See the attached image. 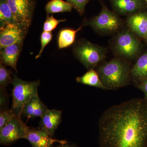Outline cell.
<instances>
[{"label":"cell","instance_id":"6da1fadb","mask_svg":"<svg viewBox=\"0 0 147 147\" xmlns=\"http://www.w3.org/2000/svg\"><path fill=\"white\" fill-rule=\"evenodd\" d=\"M98 129L99 147H147V99L111 106L100 116Z\"/></svg>","mask_w":147,"mask_h":147},{"label":"cell","instance_id":"7a4b0ae2","mask_svg":"<svg viewBox=\"0 0 147 147\" xmlns=\"http://www.w3.org/2000/svg\"><path fill=\"white\" fill-rule=\"evenodd\" d=\"M131 69L126 61L116 58L99 66L96 71L107 90H116L129 84Z\"/></svg>","mask_w":147,"mask_h":147},{"label":"cell","instance_id":"3957f363","mask_svg":"<svg viewBox=\"0 0 147 147\" xmlns=\"http://www.w3.org/2000/svg\"><path fill=\"white\" fill-rule=\"evenodd\" d=\"M40 82H27L13 76L12 83V105L11 110L19 117H21L22 110L25 104L33 97L38 95V88Z\"/></svg>","mask_w":147,"mask_h":147},{"label":"cell","instance_id":"277c9868","mask_svg":"<svg viewBox=\"0 0 147 147\" xmlns=\"http://www.w3.org/2000/svg\"><path fill=\"white\" fill-rule=\"evenodd\" d=\"M74 55L88 69H94L106 56V48L87 40L79 42L74 47Z\"/></svg>","mask_w":147,"mask_h":147},{"label":"cell","instance_id":"5b68a950","mask_svg":"<svg viewBox=\"0 0 147 147\" xmlns=\"http://www.w3.org/2000/svg\"><path fill=\"white\" fill-rule=\"evenodd\" d=\"M116 53L121 57L131 59L136 57L141 49V42L136 35L131 30H125L119 33L114 45Z\"/></svg>","mask_w":147,"mask_h":147},{"label":"cell","instance_id":"8992f818","mask_svg":"<svg viewBox=\"0 0 147 147\" xmlns=\"http://www.w3.org/2000/svg\"><path fill=\"white\" fill-rule=\"evenodd\" d=\"M86 25L90 26L99 32L111 34L118 30L121 22L115 13L103 6L99 14L87 22Z\"/></svg>","mask_w":147,"mask_h":147},{"label":"cell","instance_id":"52a82bcc","mask_svg":"<svg viewBox=\"0 0 147 147\" xmlns=\"http://www.w3.org/2000/svg\"><path fill=\"white\" fill-rule=\"evenodd\" d=\"M16 23L28 29L35 7V0H7Z\"/></svg>","mask_w":147,"mask_h":147},{"label":"cell","instance_id":"ba28073f","mask_svg":"<svg viewBox=\"0 0 147 147\" xmlns=\"http://www.w3.org/2000/svg\"><path fill=\"white\" fill-rule=\"evenodd\" d=\"M29 127L16 117L0 129V143L9 146L20 139H26Z\"/></svg>","mask_w":147,"mask_h":147},{"label":"cell","instance_id":"9c48e42d","mask_svg":"<svg viewBox=\"0 0 147 147\" xmlns=\"http://www.w3.org/2000/svg\"><path fill=\"white\" fill-rule=\"evenodd\" d=\"M28 30L17 23L1 24L0 48L23 42Z\"/></svg>","mask_w":147,"mask_h":147},{"label":"cell","instance_id":"30bf717a","mask_svg":"<svg viewBox=\"0 0 147 147\" xmlns=\"http://www.w3.org/2000/svg\"><path fill=\"white\" fill-rule=\"evenodd\" d=\"M25 139L29 141L32 147H50L55 143L63 144L67 142L66 140L53 139L48 131L40 127L39 129L29 127Z\"/></svg>","mask_w":147,"mask_h":147},{"label":"cell","instance_id":"8fae6325","mask_svg":"<svg viewBox=\"0 0 147 147\" xmlns=\"http://www.w3.org/2000/svg\"><path fill=\"white\" fill-rule=\"evenodd\" d=\"M127 24L131 32L147 42V12L140 11L129 15Z\"/></svg>","mask_w":147,"mask_h":147},{"label":"cell","instance_id":"7c38bea8","mask_svg":"<svg viewBox=\"0 0 147 147\" xmlns=\"http://www.w3.org/2000/svg\"><path fill=\"white\" fill-rule=\"evenodd\" d=\"M113 8L123 15H131L146 7L145 0H110Z\"/></svg>","mask_w":147,"mask_h":147},{"label":"cell","instance_id":"4fadbf2b","mask_svg":"<svg viewBox=\"0 0 147 147\" xmlns=\"http://www.w3.org/2000/svg\"><path fill=\"white\" fill-rule=\"evenodd\" d=\"M23 43H16L1 49V61L4 65L11 67L16 72V64L22 50Z\"/></svg>","mask_w":147,"mask_h":147},{"label":"cell","instance_id":"5bb4252c","mask_svg":"<svg viewBox=\"0 0 147 147\" xmlns=\"http://www.w3.org/2000/svg\"><path fill=\"white\" fill-rule=\"evenodd\" d=\"M61 111L53 109L48 110L41 117L40 128L45 129L53 137L55 131L61 122Z\"/></svg>","mask_w":147,"mask_h":147},{"label":"cell","instance_id":"9a60e30c","mask_svg":"<svg viewBox=\"0 0 147 147\" xmlns=\"http://www.w3.org/2000/svg\"><path fill=\"white\" fill-rule=\"evenodd\" d=\"M49 110L38 95L33 97L24 105L21 115L28 119L41 117Z\"/></svg>","mask_w":147,"mask_h":147},{"label":"cell","instance_id":"2e32d148","mask_svg":"<svg viewBox=\"0 0 147 147\" xmlns=\"http://www.w3.org/2000/svg\"><path fill=\"white\" fill-rule=\"evenodd\" d=\"M130 76L135 86L147 80V51L139 57L131 68Z\"/></svg>","mask_w":147,"mask_h":147},{"label":"cell","instance_id":"e0dca14e","mask_svg":"<svg viewBox=\"0 0 147 147\" xmlns=\"http://www.w3.org/2000/svg\"><path fill=\"white\" fill-rule=\"evenodd\" d=\"M76 82L84 85L96 87L104 90H107L100 81L97 71L94 69H90L83 76L78 77Z\"/></svg>","mask_w":147,"mask_h":147},{"label":"cell","instance_id":"ac0fdd59","mask_svg":"<svg viewBox=\"0 0 147 147\" xmlns=\"http://www.w3.org/2000/svg\"><path fill=\"white\" fill-rule=\"evenodd\" d=\"M82 28V26H81L76 30L69 29L61 30L58 37L59 48L63 49L71 45L74 42L76 34Z\"/></svg>","mask_w":147,"mask_h":147},{"label":"cell","instance_id":"d6986e66","mask_svg":"<svg viewBox=\"0 0 147 147\" xmlns=\"http://www.w3.org/2000/svg\"><path fill=\"white\" fill-rule=\"evenodd\" d=\"M73 8V6L63 0H51L45 6V10L48 14L69 12Z\"/></svg>","mask_w":147,"mask_h":147},{"label":"cell","instance_id":"ffe728a7","mask_svg":"<svg viewBox=\"0 0 147 147\" xmlns=\"http://www.w3.org/2000/svg\"><path fill=\"white\" fill-rule=\"evenodd\" d=\"M0 22L16 23L7 0H0Z\"/></svg>","mask_w":147,"mask_h":147},{"label":"cell","instance_id":"44dd1931","mask_svg":"<svg viewBox=\"0 0 147 147\" xmlns=\"http://www.w3.org/2000/svg\"><path fill=\"white\" fill-rule=\"evenodd\" d=\"M11 71L7 69L1 61L0 63V87L1 89H5L6 87L12 83Z\"/></svg>","mask_w":147,"mask_h":147},{"label":"cell","instance_id":"7402d4cb","mask_svg":"<svg viewBox=\"0 0 147 147\" xmlns=\"http://www.w3.org/2000/svg\"><path fill=\"white\" fill-rule=\"evenodd\" d=\"M16 117L18 116L16 115L11 110L6 109L1 110L0 113V129Z\"/></svg>","mask_w":147,"mask_h":147},{"label":"cell","instance_id":"603a6c76","mask_svg":"<svg viewBox=\"0 0 147 147\" xmlns=\"http://www.w3.org/2000/svg\"><path fill=\"white\" fill-rule=\"evenodd\" d=\"M65 21V19L59 20L56 19L53 15L50 16H47L43 25V31L51 32L57 28L59 23Z\"/></svg>","mask_w":147,"mask_h":147},{"label":"cell","instance_id":"cb8c5ba5","mask_svg":"<svg viewBox=\"0 0 147 147\" xmlns=\"http://www.w3.org/2000/svg\"><path fill=\"white\" fill-rule=\"evenodd\" d=\"M52 37L53 34L51 32H42L41 35V48L39 53L36 55V59H38L41 56L43 50L45 49L46 45L51 41Z\"/></svg>","mask_w":147,"mask_h":147},{"label":"cell","instance_id":"d4e9b609","mask_svg":"<svg viewBox=\"0 0 147 147\" xmlns=\"http://www.w3.org/2000/svg\"><path fill=\"white\" fill-rule=\"evenodd\" d=\"M90 0H67V2L71 4L81 15L84 13L86 5Z\"/></svg>","mask_w":147,"mask_h":147},{"label":"cell","instance_id":"484cf974","mask_svg":"<svg viewBox=\"0 0 147 147\" xmlns=\"http://www.w3.org/2000/svg\"><path fill=\"white\" fill-rule=\"evenodd\" d=\"M137 89L142 91L144 94V98L147 99V80L141 84L136 85Z\"/></svg>","mask_w":147,"mask_h":147},{"label":"cell","instance_id":"4316f807","mask_svg":"<svg viewBox=\"0 0 147 147\" xmlns=\"http://www.w3.org/2000/svg\"><path fill=\"white\" fill-rule=\"evenodd\" d=\"M54 147H78L77 145L74 144H70L68 142L63 144H60L57 146Z\"/></svg>","mask_w":147,"mask_h":147},{"label":"cell","instance_id":"83f0119b","mask_svg":"<svg viewBox=\"0 0 147 147\" xmlns=\"http://www.w3.org/2000/svg\"><path fill=\"white\" fill-rule=\"evenodd\" d=\"M146 3H147V0H146Z\"/></svg>","mask_w":147,"mask_h":147},{"label":"cell","instance_id":"f1b7e54d","mask_svg":"<svg viewBox=\"0 0 147 147\" xmlns=\"http://www.w3.org/2000/svg\"><path fill=\"white\" fill-rule=\"evenodd\" d=\"M50 147L45 146V147Z\"/></svg>","mask_w":147,"mask_h":147}]
</instances>
